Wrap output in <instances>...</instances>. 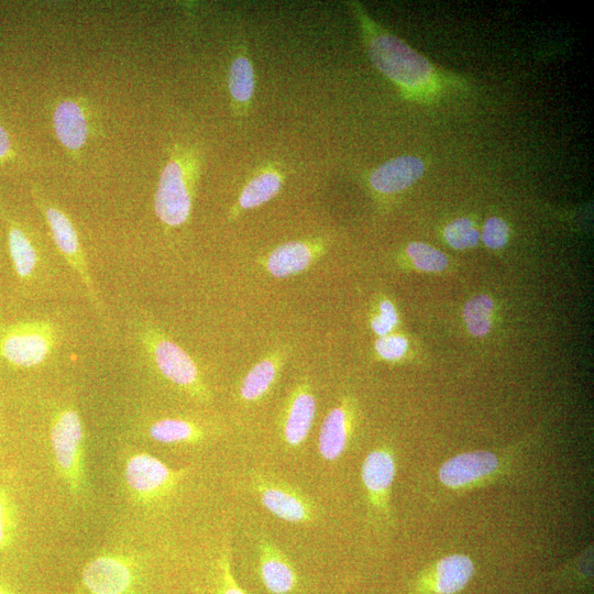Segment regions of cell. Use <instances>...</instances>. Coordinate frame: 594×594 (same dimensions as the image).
Listing matches in <instances>:
<instances>
[{
  "label": "cell",
  "mask_w": 594,
  "mask_h": 594,
  "mask_svg": "<svg viewBox=\"0 0 594 594\" xmlns=\"http://www.w3.org/2000/svg\"><path fill=\"white\" fill-rule=\"evenodd\" d=\"M498 468L499 460L494 454L472 451L446 461L439 469V480L448 488H464L491 476Z\"/></svg>",
  "instance_id": "cell-13"
},
{
  "label": "cell",
  "mask_w": 594,
  "mask_h": 594,
  "mask_svg": "<svg viewBox=\"0 0 594 594\" xmlns=\"http://www.w3.org/2000/svg\"><path fill=\"white\" fill-rule=\"evenodd\" d=\"M13 154V143H11L7 130L0 125V162L8 160Z\"/></svg>",
  "instance_id": "cell-32"
},
{
  "label": "cell",
  "mask_w": 594,
  "mask_h": 594,
  "mask_svg": "<svg viewBox=\"0 0 594 594\" xmlns=\"http://www.w3.org/2000/svg\"><path fill=\"white\" fill-rule=\"evenodd\" d=\"M228 90L237 116H245L256 92L255 68L248 57L247 50L237 53L228 72Z\"/></svg>",
  "instance_id": "cell-19"
},
{
  "label": "cell",
  "mask_w": 594,
  "mask_h": 594,
  "mask_svg": "<svg viewBox=\"0 0 594 594\" xmlns=\"http://www.w3.org/2000/svg\"><path fill=\"white\" fill-rule=\"evenodd\" d=\"M32 193L44 219H46V222L50 227L55 246L58 247L61 255L66 262L69 263L72 270L79 275L95 310L99 314H103V303L99 300L90 268H88L85 253L81 245L79 233H77L71 218L68 214L64 213L57 204L50 201L49 198L44 196L39 190L33 189Z\"/></svg>",
  "instance_id": "cell-5"
},
{
  "label": "cell",
  "mask_w": 594,
  "mask_h": 594,
  "mask_svg": "<svg viewBox=\"0 0 594 594\" xmlns=\"http://www.w3.org/2000/svg\"><path fill=\"white\" fill-rule=\"evenodd\" d=\"M0 594H15L11 589L5 585V583L0 582Z\"/></svg>",
  "instance_id": "cell-33"
},
{
  "label": "cell",
  "mask_w": 594,
  "mask_h": 594,
  "mask_svg": "<svg viewBox=\"0 0 594 594\" xmlns=\"http://www.w3.org/2000/svg\"><path fill=\"white\" fill-rule=\"evenodd\" d=\"M473 574L475 566L465 555H451L439 561L436 568V591L439 594H456L464 589Z\"/></svg>",
  "instance_id": "cell-22"
},
{
  "label": "cell",
  "mask_w": 594,
  "mask_h": 594,
  "mask_svg": "<svg viewBox=\"0 0 594 594\" xmlns=\"http://www.w3.org/2000/svg\"><path fill=\"white\" fill-rule=\"evenodd\" d=\"M326 250L324 238L285 242L272 250L262 263L272 277L292 278L310 269L325 255Z\"/></svg>",
  "instance_id": "cell-11"
},
{
  "label": "cell",
  "mask_w": 594,
  "mask_h": 594,
  "mask_svg": "<svg viewBox=\"0 0 594 594\" xmlns=\"http://www.w3.org/2000/svg\"><path fill=\"white\" fill-rule=\"evenodd\" d=\"M18 530L17 504L7 487H0V553L14 543Z\"/></svg>",
  "instance_id": "cell-25"
},
{
  "label": "cell",
  "mask_w": 594,
  "mask_h": 594,
  "mask_svg": "<svg viewBox=\"0 0 594 594\" xmlns=\"http://www.w3.org/2000/svg\"><path fill=\"white\" fill-rule=\"evenodd\" d=\"M394 457L388 450L378 449L370 453L362 465V481L371 502L377 508H385L389 491L395 478Z\"/></svg>",
  "instance_id": "cell-17"
},
{
  "label": "cell",
  "mask_w": 594,
  "mask_h": 594,
  "mask_svg": "<svg viewBox=\"0 0 594 594\" xmlns=\"http://www.w3.org/2000/svg\"><path fill=\"white\" fill-rule=\"evenodd\" d=\"M137 563L130 556L106 554L88 563L77 594H134Z\"/></svg>",
  "instance_id": "cell-8"
},
{
  "label": "cell",
  "mask_w": 594,
  "mask_h": 594,
  "mask_svg": "<svg viewBox=\"0 0 594 594\" xmlns=\"http://www.w3.org/2000/svg\"><path fill=\"white\" fill-rule=\"evenodd\" d=\"M55 467L74 495L86 487L85 434L79 413L72 407L55 413L51 424Z\"/></svg>",
  "instance_id": "cell-3"
},
{
  "label": "cell",
  "mask_w": 594,
  "mask_h": 594,
  "mask_svg": "<svg viewBox=\"0 0 594 594\" xmlns=\"http://www.w3.org/2000/svg\"><path fill=\"white\" fill-rule=\"evenodd\" d=\"M407 347H409L407 339L400 335L380 337L376 343L377 354L388 361H396L403 358Z\"/></svg>",
  "instance_id": "cell-30"
},
{
  "label": "cell",
  "mask_w": 594,
  "mask_h": 594,
  "mask_svg": "<svg viewBox=\"0 0 594 594\" xmlns=\"http://www.w3.org/2000/svg\"><path fill=\"white\" fill-rule=\"evenodd\" d=\"M7 233L10 258L13 261L17 277L24 282L30 281L40 262L38 246L15 220L8 219Z\"/></svg>",
  "instance_id": "cell-20"
},
{
  "label": "cell",
  "mask_w": 594,
  "mask_h": 594,
  "mask_svg": "<svg viewBox=\"0 0 594 594\" xmlns=\"http://www.w3.org/2000/svg\"><path fill=\"white\" fill-rule=\"evenodd\" d=\"M399 323V316L394 305L384 300L379 305V314L371 321V328L379 337L388 336Z\"/></svg>",
  "instance_id": "cell-28"
},
{
  "label": "cell",
  "mask_w": 594,
  "mask_h": 594,
  "mask_svg": "<svg viewBox=\"0 0 594 594\" xmlns=\"http://www.w3.org/2000/svg\"><path fill=\"white\" fill-rule=\"evenodd\" d=\"M352 427V413L348 403L340 404L330 411L321 427L318 450L323 459L335 461L343 455Z\"/></svg>",
  "instance_id": "cell-18"
},
{
  "label": "cell",
  "mask_w": 594,
  "mask_h": 594,
  "mask_svg": "<svg viewBox=\"0 0 594 594\" xmlns=\"http://www.w3.org/2000/svg\"><path fill=\"white\" fill-rule=\"evenodd\" d=\"M57 330L48 321H31L6 327L0 334V356L15 367L33 368L52 354Z\"/></svg>",
  "instance_id": "cell-6"
},
{
  "label": "cell",
  "mask_w": 594,
  "mask_h": 594,
  "mask_svg": "<svg viewBox=\"0 0 594 594\" xmlns=\"http://www.w3.org/2000/svg\"><path fill=\"white\" fill-rule=\"evenodd\" d=\"M189 470H174L157 457L136 454L126 462L125 481L132 499L139 504L150 505L169 497Z\"/></svg>",
  "instance_id": "cell-7"
},
{
  "label": "cell",
  "mask_w": 594,
  "mask_h": 594,
  "mask_svg": "<svg viewBox=\"0 0 594 594\" xmlns=\"http://www.w3.org/2000/svg\"><path fill=\"white\" fill-rule=\"evenodd\" d=\"M406 253L418 270L440 272L448 266V259L443 252L422 242H413L406 248Z\"/></svg>",
  "instance_id": "cell-26"
},
{
  "label": "cell",
  "mask_w": 594,
  "mask_h": 594,
  "mask_svg": "<svg viewBox=\"0 0 594 594\" xmlns=\"http://www.w3.org/2000/svg\"><path fill=\"white\" fill-rule=\"evenodd\" d=\"M284 182L285 175L277 165H266L246 183L229 217L236 219L242 213L267 204L282 191Z\"/></svg>",
  "instance_id": "cell-15"
},
{
  "label": "cell",
  "mask_w": 594,
  "mask_h": 594,
  "mask_svg": "<svg viewBox=\"0 0 594 594\" xmlns=\"http://www.w3.org/2000/svg\"><path fill=\"white\" fill-rule=\"evenodd\" d=\"M141 341L161 376L193 398L208 401L209 392L202 374L183 348L156 327L143 328Z\"/></svg>",
  "instance_id": "cell-4"
},
{
  "label": "cell",
  "mask_w": 594,
  "mask_h": 594,
  "mask_svg": "<svg viewBox=\"0 0 594 594\" xmlns=\"http://www.w3.org/2000/svg\"><path fill=\"white\" fill-rule=\"evenodd\" d=\"M92 114L84 99L68 97L55 105L52 123L63 148L73 156L80 154L92 135Z\"/></svg>",
  "instance_id": "cell-10"
},
{
  "label": "cell",
  "mask_w": 594,
  "mask_h": 594,
  "mask_svg": "<svg viewBox=\"0 0 594 594\" xmlns=\"http://www.w3.org/2000/svg\"><path fill=\"white\" fill-rule=\"evenodd\" d=\"M282 357L273 356L263 359L253 367L242 380L241 399L245 402H258L272 389L282 368Z\"/></svg>",
  "instance_id": "cell-21"
},
{
  "label": "cell",
  "mask_w": 594,
  "mask_h": 594,
  "mask_svg": "<svg viewBox=\"0 0 594 594\" xmlns=\"http://www.w3.org/2000/svg\"><path fill=\"white\" fill-rule=\"evenodd\" d=\"M425 172V164L413 156H403L389 160L370 174V185L374 191L383 195L401 193L420 180Z\"/></svg>",
  "instance_id": "cell-14"
},
{
  "label": "cell",
  "mask_w": 594,
  "mask_h": 594,
  "mask_svg": "<svg viewBox=\"0 0 594 594\" xmlns=\"http://www.w3.org/2000/svg\"><path fill=\"white\" fill-rule=\"evenodd\" d=\"M201 168L200 152L190 147H173L154 195V212L163 225L179 228L189 222Z\"/></svg>",
  "instance_id": "cell-1"
},
{
  "label": "cell",
  "mask_w": 594,
  "mask_h": 594,
  "mask_svg": "<svg viewBox=\"0 0 594 594\" xmlns=\"http://www.w3.org/2000/svg\"><path fill=\"white\" fill-rule=\"evenodd\" d=\"M220 569V588H222V594H247L238 585L237 580L234 577L233 571H231L230 557L227 550L222 554L219 560Z\"/></svg>",
  "instance_id": "cell-31"
},
{
  "label": "cell",
  "mask_w": 594,
  "mask_h": 594,
  "mask_svg": "<svg viewBox=\"0 0 594 594\" xmlns=\"http://www.w3.org/2000/svg\"><path fill=\"white\" fill-rule=\"evenodd\" d=\"M253 486L264 508L278 519L293 524H307L314 520L312 501L289 484L260 475L255 477Z\"/></svg>",
  "instance_id": "cell-9"
},
{
  "label": "cell",
  "mask_w": 594,
  "mask_h": 594,
  "mask_svg": "<svg viewBox=\"0 0 594 594\" xmlns=\"http://www.w3.org/2000/svg\"><path fill=\"white\" fill-rule=\"evenodd\" d=\"M368 52L374 66L391 81L406 88H415L431 79L432 66L429 62L398 37L370 27Z\"/></svg>",
  "instance_id": "cell-2"
},
{
  "label": "cell",
  "mask_w": 594,
  "mask_h": 594,
  "mask_svg": "<svg viewBox=\"0 0 594 594\" xmlns=\"http://www.w3.org/2000/svg\"><path fill=\"white\" fill-rule=\"evenodd\" d=\"M154 442L161 444H198L203 442L205 433L197 424L181 418H163L149 428Z\"/></svg>",
  "instance_id": "cell-23"
},
{
  "label": "cell",
  "mask_w": 594,
  "mask_h": 594,
  "mask_svg": "<svg viewBox=\"0 0 594 594\" xmlns=\"http://www.w3.org/2000/svg\"><path fill=\"white\" fill-rule=\"evenodd\" d=\"M509 238V226L498 217L488 219L483 229L482 240L490 249H500L506 245Z\"/></svg>",
  "instance_id": "cell-29"
},
{
  "label": "cell",
  "mask_w": 594,
  "mask_h": 594,
  "mask_svg": "<svg viewBox=\"0 0 594 594\" xmlns=\"http://www.w3.org/2000/svg\"><path fill=\"white\" fill-rule=\"evenodd\" d=\"M494 303L487 295L473 297L464 308V319L471 335L486 336L492 327Z\"/></svg>",
  "instance_id": "cell-24"
},
{
  "label": "cell",
  "mask_w": 594,
  "mask_h": 594,
  "mask_svg": "<svg viewBox=\"0 0 594 594\" xmlns=\"http://www.w3.org/2000/svg\"><path fill=\"white\" fill-rule=\"evenodd\" d=\"M445 238L450 247L466 250L478 245L480 234L468 218H458L445 229Z\"/></svg>",
  "instance_id": "cell-27"
},
{
  "label": "cell",
  "mask_w": 594,
  "mask_h": 594,
  "mask_svg": "<svg viewBox=\"0 0 594 594\" xmlns=\"http://www.w3.org/2000/svg\"><path fill=\"white\" fill-rule=\"evenodd\" d=\"M316 399L307 381L297 385L286 404L282 421V436L286 445L301 447L312 427L316 416Z\"/></svg>",
  "instance_id": "cell-12"
},
{
  "label": "cell",
  "mask_w": 594,
  "mask_h": 594,
  "mask_svg": "<svg viewBox=\"0 0 594 594\" xmlns=\"http://www.w3.org/2000/svg\"><path fill=\"white\" fill-rule=\"evenodd\" d=\"M259 572L264 587L273 594H289L299 583L288 557L266 539L259 544Z\"/></svg>",
  "instance_id": "cell-16"
}]
</instances>
